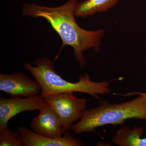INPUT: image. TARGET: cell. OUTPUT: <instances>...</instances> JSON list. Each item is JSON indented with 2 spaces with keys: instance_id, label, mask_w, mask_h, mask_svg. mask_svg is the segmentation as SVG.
Segmentation results:
<instances>
[{
  "instance_id": "5b68a950",
  "label": "cell",
  "mask_w": 146,
  "mask_h": 146,
  "mask_svg": "<svg viewBox=\"0 0 146 146\" xmlns=\"http://www.w3.org/2000/svg\"><path fill=\"white\" fill-rule=\"evenodd\" d=\"M0 91L12 98H30L39 95L42 88L36 80L23 73L15 72L0 74Z\"/></svg>"
},
{
  "instance_id": "8fae6325",
  "label": "cell",
  "mask_w": 146,
  "mask_h": 146,
  "mask_svg": "<svg viewBox=\"0 0 146 146\" xmlns=\"http://www.w3.org/2000/svg\"><path fill=\"white\" fill-rule=\"evenodd\" d=\"M19 131L8 128L0 131V146H23Z\"/></svg>"
},
{
  "instance_id": "9c48e42d",
  "label": "cell",
  "mask_w": 146,
  "mask_h": 146,
  "mask_svg": "<svg viewBox=\"0 0 146 146\" xmlns=\"http://www.w3.org/2000/svg\"><path fill=\"white\" fill-rule=\"evenodd\" d=\"M120 0H83L76 5L74 15L81 18L92 16L115 6Z\"/></svg>"
},
{
  "instance_id": "ba28073f",
  "label": "cell",
  "mask_w": 146,
  "mask_h": 146,
  "mask_svg": "<svg viewBox=\"0 0 146 146\" xmlns=\"http://www.w3.org/2000/svg\"><path fill=\"white\" fill-rule=\"evenodd\" d=\"M25 146H82L83 143L69 132L60 138H51L39 135L25 127L18 128Z\"/></svg>"
},
{
  "instance_id": "7c38bea8",
  "label": "cell",
  "mask_w": 146,
  "mask_h": 146,
  "mask_svg": "<svg viewBox=\"0 0 146 146\" xmlns=\"http://www.w3.org/2000/svg\"><path fill=\"white\" fill-rule=\"evenodd\" d=\"M133 95H138L143 96L146 98V92L145 93H139V92H132V93H127V94L124 95L125 96H129Z\"/></svg>"
},
{
  "instance_id": "7a4b0ae2",
  "label": "cell",
  "mask_w": 146,
  "mask_h": 146,
  "mask_svg": "<svg viewBox=\"0 0 146 146\" xmlns=\"http://www.w3.org/2000/svg\"><path fill=\"white\" fill-rule=\"evenodd\" d=\"M33 63L35 66L29 62L24 63V66L39 82L42 88L40 96L43 98L58 93L79 92L89 94L99 100L98 94L104 95L110 92L109 82L92 81L87 74L80 76L79 81L76 82L62 78L56 72L52 62L48 58H40Z\"/></svg>"
},
{
  "instance_id": "30bf717a",
  "label": "cell",
  "mask_w": 146,
  "mask_h": 146,
  "mask_svg": "<svg viewBox=\"0 0 146 146\" xmlns=\"http://www.w3.org/2000/svg\"><path fill=\"white\" fill-rule=\"evenodd\" d=\"M144 128H122L112 138L113 143L119 146H146V138H142Z\"/></svg>"
},
{
  "instance_id": "52a82bcc",
  "label": "cell",
  "mask_w": 146,
  "mask_h": 146,
  "mask_svg": "<svg viewBox=\"0 0 146 146\" xmlns=\"http://www.w3.org/2000/svg\"><path fill=\"white\" fill-rule=\"evenodd\" d=\"M38 116L33 118L30 126L39 135L51 138H60L63 134L61 121L57 113L47 102L39 110Z\"/></svg>"
},
{
  "instance_id": "8992f818",
  "label": "cell",
  "mask_w": 146,
  "mask_h": 146,
  "mask_svg": "<svg viewBox=\"0 0 146 146\" xmlns=\"http://www.w3.org/2000/svg\"><path fill=\"white\" fill-rule=\"evenodd\" d=\"M47 102L40 95L30 98H0V131L8 128L9 120L26 111L39 110Z\"/></svg>"
},
{
  "instance_id": "3957f363",
  "label": "cell",
  "mask_w": 146,
  "mask_h": 146,
  "mask_svg": "<svg viewBox=\"0 0 146 146\" xmlns=\"http://www.w3.org/2000/svg\"><path fill=\"white\" fill-rule=\"evenodd\" d=\"M97 107L86 109L80 121L73 125L76 135L85 132L96 133V129L106 125H123L131 119L146 120V98L143 96L132 100L119 104H111L99 100Z\"/></svg>"
},
{
  "instance_id": "6da1fadb",
  "label": "cell",
  "mask_w": 146,
  "mask_h": 146,
  "mask_svg": "<svg viewBox=\"0 0 146 146\" xmlns=\"http://www.w3.org/2000/svg\"><path fill=\"white\" fill-rule=\"evenodd\" d=\"M78 0H69L57 7H48L33 3L23 4V16L44 18L56 32L62 40L63 45L72 47L76 59L82 69L86 62L83 52L93 48L98 52L101 39L104 35V30L87 31L81 28L74 18V9Z\"/></svg>"
},
{
  "instance_id": "277c9868",
  "label": "cell",
  "mask_w": 146,
  "mask_h": 146,
  "mask_svg": "<svg viewBox=\"0 0 146 146\" xmlns=\"http://www.w3.org/2000/svg\"><path fill=\"white\" fill-rule=\"evenodd\" d=\"M44 99L60 118L63 134L72 129L73 123L81 119L86 109V99L76 98L71 92L53 94Z\"/></svg>"
}]
</instances>
